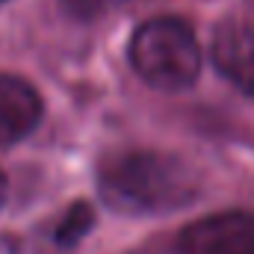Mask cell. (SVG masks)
Returning <instances> with one entry per match:
<instances>
[{"mask_svg":"<svg viewBox=\"0 0 254 254\" xmlns=\"http://www.w3.org/2000/svg\"><path fill=\"white\" fill-rule=\"evenodd\" d=\"M104 204L125 216L172 213L195 201L198 178L190 166L163 151H116L98 163Z\"/></svg>","mask_w":254,"mask_h":254,"instance_id":"1","label":"cell"},{"mask_svg":"<svg viewBox=\"0 0 254 254\" xmlns=\"http://www.w3.org/2000/svg\"><path fill=\"white\" fill-rule=\"evenodd\" d=\"M133 71L154 89L181 92L201 74V45L184 18L157 15L142 21L127 45Z\"/></svg>","mask_w":254,"mask_h":254,"instance_id":"2","label":"cell"},{"mask_svg":"<svg viewBox=\"0 0 254 254\" xmlns=\"http://www.w3.org/2000/svg\"><path fill=\"white\" fill-rule=\"evenodd\" d=\"M181 254H254V216L243 210L213 213L187 225L178 237Z\"/></svg>","mask_w":254,"mask_h":254,"instance_id":"3","label":"cell"},{"mask_svg":"<svg viewBox=\"0 0 254 254\" xmlns=\"http://www.w3.org/2000/svg\"><path fill=\"white\" fill-rule=\"evenodd\" d=\"M213 63L243 92L254 98V24L228 18L213 33Z\"/></svg>","mask_w":254,"mask_h":254,"instance_id":"4","label":"cell"},{"mask_svg":"<svg viewBox=\"0 0 254 254\" xmlns=\"http://www.w3.org/2000/svg\"><path fill=\"white\" fill-rule=\"evenodd\" d=\"M45 104L36 86L18 74L0 71V148L21 142L42 122Z\"/></svg>","mask_w":254,"mask_h":254,"instance_id":"5","label":"cell"},{"mask_svg":"<svg viewBox=\"0 0 254 254\" xmlns=\"http://www.w3.org/2000/svg\"><path fill=\"white\" fill-rule=\"evenodd\" d=\"M92 228H95V210H92V204L89 201H74L63 213V219H60V225L54 231V240L63 249H74Z\"/></svg>","mask_w":254,"mask_h":254,"instance_id":"6","label":"cell"},{"mask_svg":"<svg viewBox=\"0 0 254 254\" xmlns=\"http://www.w3.org/2000/svg\"><path fill=\"white\" fill-rule=\"evenodd\" d=\"M125 3H130V0H60V6H63L65 12L74 15V18H80V21L101 18V15H107V12L125 6Z\"/></svg>","mask_w":254,"mask_h":254,"instance_id":"7","label":"cell"},{"mask_svg":"<svg viewBox=\"0 0 254 254\" xmlns=\"http://www.w3.org/2000/svg\"><path fill=\"white\" fill-rule=\"evenodd\" d=\"M6 195H9V181H6V175L0 172V207H3V201H6Z\"/></svg>","mask_w":254,"mask_h":254,"instance_id":"8","label":"cell"},{"mask_svg":"<svg viewBox=\"0 0 254 254\" xmlns=\"http://www.w3.org/2000/svg\"><path fill=\"white\" fill-rule=\"evenodd\" d=\"M0 3H6V0H0Z\"/></svg>","mask_w":254,"mask_h":254,"instance_id":"9","label":"cell"}]
</instances>
